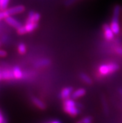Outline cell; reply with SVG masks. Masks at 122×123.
<instances>
[{"label":"cell","mask_w":122,"mask_h":123,"mask_svg":"<svg viewBox=\"0 0 122 123\" xmlns=\"http://www.w3.org/2000/svg\"><path fill=\"white\" fill-rule=\"evenodd\" d=\"M122 11L121 6L116 5L114 6L113 11V16L111 19L110 27L115 34H119L120 32V26L119 25V16L120 11Z\"/></svg>","instance_id":"6da1fadb"},{"label":"cell","mask_w":122,"mask_h":123,"mask_svg":"<svg viewBox=\"0 0 122 123\" xmlns=\"http://www.w3.org/2000/svg\"><path fill=\"white\" fill-rule=\"evenodd\" d=\"M64 110L66 113L72 116H76L79 114L80 110L74 100L72 98L64 100Z\"/></svg>","instance_id":"7a4b0ae2"},{"label":"cell","mask_w":122,"mask_h":123,"mask_svg":"<svg viewBox=\"0 0 122 123\" xmlns=\"http://www.w3.org/2000/svg\"><path fill=\"white\" fill-rule=\"evenodd\" d=\"M25 10V7L23 5H19V6H12L11 8H8L6 10H3L0 12V19L3 20L5 19L6 18L9 17L11 15L20 14L24 12Z\"/></svg>","instance_id":"3957f363"},{"label":"cell","mask_w":122,"mask_h":123,"mask_svg":"<svg viewBox=\"0 0 122 123\" xmlns=\"http://www.w3.org/2000/svg\"><path fill=\"white\" fill-rule=\"evenodd\" d=\"M119 66L116 63H108L101 65L99 68V71L102 76H107L116 71Z\"/></svg>","instance_id":"277c9868"},{"label":"cell","mask_w":122,"mask_h":123,"mask_svg":"<svg viewBox=\"0 0 122 123\" xmlns=\"http://www.w3.org/2000/svg\"><path fill=\"white\" fill-rule=\"evenodd\" d=\"M103 30H104V37H105V39L108 41L111 40L114 37V33H113V31L111 30V27L107 24H105L103 26Z\"/></svg>","instance_id":"5b68a950"},{"label":"cell","mask_w":122,"mask_h":123,"mask_svg":"<svg viewBox=\"0 0 122 123\" xmlns=\"http://www.w3.org/2000/svg\"><path fill=\"white\" fill-rule=\"evenodd\" d=\"M0 78L1 80H10L14 79V74L12 70H9V69H5V70H1L0 73Z\"/></svg>","instance_id":"8992f818"},{"label":"cell","mask_w":122,"mask_h":123,"mask_svg":"<svg viewBox=\"0 0 122 123\" xmlns=\"http://www.w3.org/2000/svg\"><path fill=\"white\" fill-rule=\"evenodd\" d=\"M41 18V15L39 13L31 11L29 12L28 16V19L26 22H31V23H36L39 22Z\"/></svg>","instance_id":"52a82bcc"},{"label":"cell","mask_w":122,"mask_h":123,"mask_svg":"<svg viewBox=\"0 0 122 123\" xmlns=\"http://www.w3.org/2000/svg\"><path fill=\"white\" fill-rule=\"evenodd\" d=\"M5 20L6 23L8 24L10 26H11L13 28H16V29H18L21 26H22V25L20 22H19L18 21L16 20V19H14V18H12L11 16H9V17L6 18Z\"/></svg>","instance_id":"ba28073f"},{"label":"cell","mask_w":122,"mask_h":123,"mask_svg":"<svg viewBox=\"0 0 122 123\" xmlns=\"http://www.w3.org/2000/svg\"><path fill=\"white\" fill-rule=\"evenodd\" d=\"M72 88L70 87H67L64 88L60 92V96L61 99L64 100H66L69 99V97L71 96L72 94Z\"/></svg>","instance_id":"9c48e42d"},{"label":"cell","mask_w":122,"mask_h":123,"mask_svg":"<svg viewBox=\"0 0 122 123\" xmlns=\"http://www.w3.org/2000/svg\"><path fill=\"white\" fill-rule=\"evenodd\" d=\"M85 93H86V91L85 90V89L79 88V89H77L72 92L71 98L73 99H76L79 98L83 96L85 94Z\"/></svg>","instance_id":"30bf717a"},{"label":"cell","mask_w":122,"mask_h":123,"mask_svg":"<svg viewBox=\"0 0 122 123\" xmlns=\"http://www.w3.org/2000/svg\"><path fill=\"white\" fill-rule=\"evenodd\" d=\"M31 101H32L34 105H36L37 108L42 109V110H44L46 108V106L44 103L41 100H40L39 98H36V97H33L31 98Z\"/></svg>","instance_id":"8fae6325"},{"label":"cell","mask_w":122,"mask_h":123,"mask_svg":"<svg viewBox=\"0 0 122 123\" xmlns=\"http://www.w3.org/2000/svg\"><path fill=\"white\" fill-rule=\"evenodd\" d=\"M26 29L27 33H31L34 30H35L38 27V23H31V22H26V23L24 26Z\"/></svg>","instance_id":"7c38bea8"},{"label":"cell","mask_w":122,"mask_h":123,"mask_svg":"<svg viewBox=\"0 0 122 123\" xmlns=\"http://www.w3.org/2000/svg\"><path fill=\"white\" fill-rule=\"evenodd\" d=\"M12 72H13V74H14V78L17 79V80L21 79L23 76V74L22 73L21 69L19 67H17V66H16V67L13 68Z\"/></svg>","instance_id":"4fadbf2b"},{"label":"cell","mask_w":122,"mask_h":123,"mask_svg":"<svg viewBox=\"0 0 122 123\" xmlns=\"http://www.w3.org/2000/svg\"><path fill=\"white\" fill-rule=\"evenodd\" d=\"M81 78L85 83L88 84H91L92 83V81L91 78L88 77L86 74L85 73H81Z\"/></svg>","instance_id":"5bb4252c"},{"label":"cell","mask_w":122,"mask_h":123,"mask_svg":"<svg viewBox=\"0 0 122 123\" xmlns=\"http://www.w3.org/2000/svg\"><path fill=\"white\" fill-rule=\"evenodd\" d=\"M9 1L10 0H0V9L1 11L7 9Z\"/></svg>","instance_id":"9a60e30c"},{"label":"cell","mask_w":122,"mask_h":123,"mask_svg":"<svg viewBox=\"0 0 122 123\" xmlns=\"http://www.w3.org/2000/svg\"><path fill=\"white\" fill-rule=\"evenodd\" d=\"M17 50H18V52L21 55H23L26 53V46L25 44H24L23 43H20L18 45L17 47Z\"/></svg>","instance_id":"2e32d148"},{"label":"cell","mask_w":122,"mask_h":123,"mask_svg":"<svg viewBox=\"0 0 122 123\" xmlns=\"http://www.w3.org/2000/svg\"><path fill=\"white\" fill-rule=\"evenodd\" d=\"M92 117L91 116H87L85 117H83L82 120L79 121L76 123H92Z\"/></svg>","instance_id":"e0dca14e"},{"label":"cell","mask_w":122,"mask_h":123,"mask_svg":"<svg viewBox=\"0 0 122 123\" xmlns=\"http://www.w3.org/2000/svg\"><path fill=\"white\" fill-rule=\"evenodd\" d=\"M50 61L49 60H47V59H44V60H42V61H39L36 63V66H44L46 65V64H49Z\"/></svg>","instance_id":"ac0fdd59"},{"label":"cell","mask_w":122,"mask_h":123,"mask_svg":"<svg viewBox=\"0 0 122 123\" xmlns=\"http://www.w3.org/2000/svg\"><path fill=\"white\" fill-rule=\"evenodd\" d=\"M17 32L20 35H23V34H24L26 33H27L26 31V29H25L24 26H22L20 28L17 29Z\"/></svg>","instance_id":"d6986e66"},{"label":"cell","mask_w":122,"mask_h":123,"mask_svg":"<svg viewBox=\"0 0 122 123\" xmlns=\"http://www.w3.org/2000/svg\"><path fill=\"white\" fill-rule=\"evenodd\" d=\"M79 1V0H65L64 4H65V6H69L74 3H76V1Z\"/></svg>","instance_id":"ffe728a7"},{"label":"cell","mask_w":122,"mask_h":123,"mask_svg":"<svg viewBox=\"0 0 122 123\" xmlns=\"http://www.w3.org/2000/svg\"><path fill=\"white\" fill-rule=\"evenodd\" d=\"M102 104H103V106H104V111H105L106 114H108V106H107V103H106V101H105V100L104 99H102Z\"/></svg>","instance_id":"44dd1931"},{"label":"cell","mask_w":122,"mask_h":123,"mask_svg":"<svg viewBox=\"0 0 122 123\" xmlns=\"http://www.w3.org/2000/svg\"><path fill=\"white\" fill-rule=\"evenodd\" d=\"M0 123H7L6 118L3 116V114L2 112L0 113Z\"/></svg>","instance_id":"7402d4cb"},{"label":"cell","mask_w":122,"mask_h":123,"mask_svg":"<svg viewBox=\"0 0 122 123\" xmlns=\"http://www.w3.org/2000/svg\"><path fill=\"white\" fill-rule=\"evenodd\" d=\"M115 51H116V53H118V55H122V48H119V47L116 48V49H115Z\"/></svg>","instance_id":"603a6c76"},{"label":"cell","mask_w":122,"mask_h":123,"mask_svg":"<svg viewBox=\"0 0 122 123\" xmlns=\"http://www.w3.org/2000/svg\"><path fill=\"white\" fill-rule=\"evenodd\" d=\"M6 55H7V53L3 49L0 51V56H1V57H5V56H6Z\"/></svg>","instance_id":"cb8c5ba5"},{"label":"cell","mask_w":122,"mask_h":123,"mask_svg":"<svg viewBox=\"0 0 122 123\" xmlns=\"http://www.w3.org/2000/svg\"><path fill=\"white\" fill-rule=\"evenodd\" d=\"M51 123H60L59 121H52Z\"/></svg>","instance_id":"d4e9b609"},{"label":"cell","mask_w":122,"mask_h":123,"mask_svg":"<svg viewBox=\"0 0 122 123\" xmlns=\"http://www.w3.org/2000/svg\"><path fill=\"white\" fill-rule=\"evenodd\" d=\"M119 92L120 93L121 95L122 96V88H120V89H119Z\"/></svg>","instance_id":"484cf974"},{"label":"cell","mask_w":122,"mask_h":123,"mask_svg":"<svg viewBox=\"0 0 122 123\" xmlns=\"http://www.w3.org/2000/svg\"></svg>","instance_id":"4316f807"}]
</instances>
